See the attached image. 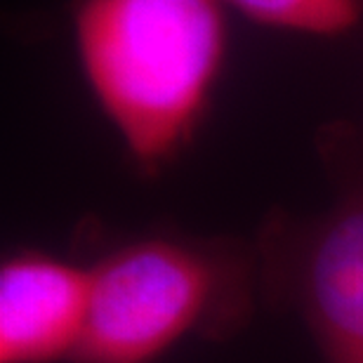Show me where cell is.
<instances>
[{
    "mask_svg": "<svg viewBox=\"0 0 363 363\" xmlns=\"http://www.w3.org/2000/svg\"><path fill=\"white\" fill-rule=\"evenodd\" d=\"M222 0H74V43L101 113L137 170L186 149L227 55Z\"/></svg>",
    "mask_w": 363,
    "mask_h": 363,
    "instance_id": "1",
    "label": "cell"
},
{
    "mask_svg": "<svg viewBox=\"0 0 363 363\" xmlns=\"http://www.w3.org/2000/svg\"><path fill=\"white\" fill-rule=\"evenodd\" d=\"M90 318L76 363H154L191 335L243 323L252 274L241 250L182 234L128 238L90 264Z\"/></svg>",
    "mask_w": 363,
    "mask_h": 363,
    "instance_id": "2",
    "label": "cell"
},
{
    "mask_svg": "<svg viewBox=\"0 0 363 363\" xmlns=\"http://www.w3.org/2000/svg\"><path fill=\"white\" fill-rule=\"evenodd\" d=\"M316 144L333 201L304 220L272 217L262 238L264 274L325 363H363V130L333 123Z\"/></svg>",
    "mask_w": 363,
    "mask_h": 363,
    "instance_id": "3",
    "label": "cell"
},
{
    "mask_svg": "<svg viewBox=\"0 0 363 363\" xmlns=\"http://www.w3.org/2000/svg\"><path fill=\"white\" fill-rule=\"evenodd\" d=\"M90 293V267L35 248L12 252L0 267V363H76Z\"/></svg>",
    "mask_w": 363,
    "mask_h": 363,
    "instance_id": "4",
    "label": "cell"
},
{
    "mask_svg": "<svg viewBox=\"0 0 363 363\" xmlns=\"http://www.w3.org/2000/svg\"><path fill=\"white\" fill-rule=\"evenodd\" d=\"M255 24L307 35H342L361 24L363 0H222Z\"/></svg>",
    "mask_w": 363,
    "mask_h": 363,
    "instance_id": "5",
    "label": "cell"
}]
</instances>
